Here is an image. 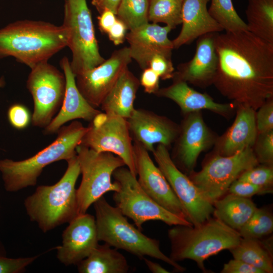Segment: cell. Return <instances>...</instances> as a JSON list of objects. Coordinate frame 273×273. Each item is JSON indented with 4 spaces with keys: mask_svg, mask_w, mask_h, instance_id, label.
<instances>
[{
    "mask_svg": "<svg viewBox=\"0 0 273 273\" xmlns=\"http://www.w3.org/2000/svg\"><path fill=\"white\" fill-rule=\"evenodd\" d=\"M81 144L98 152H109L120 157L137 177L132 139L127 119L101 112L89 122Z\"/></svg>",
    "mask_w": 273,
    "mask_h": 273,
    "instance_id": "11",
    "label": "cell"
},
{
    "mask_svg": "<svg viewBox=\"0 0 273 273\" xmlns=\"http://www.w3.org/2000/svg\"><path fill=\"white\" fill-rule=\"evenodd\" d=\"M66 161L67 168L57 183L37 187L24 200L30 220L43 233L69 223L78 215L75 185L80 168L77 154Z\"/></svg>",
    "mask_w": 273,
    "mask_h": 273,
    "instance_id": "3",
    "label": "cell"
},
{
    "mask_svg": "<svg viewBox=\"0 0 273 273\" xmlns=\"http://www.w3.org/2000/svg\"><path fill=\"white\" fill-rule=\"evenodd\" d=\"M81 122L73 121L58 130L56 139L34 156L21 161L0 160V171L6 191L15 192L37 183L38 177L48 165L62 160L67 161L76 155L87 130Z\"/></svg>",
    "mask_w": 273,
    "mask_h": 273,
    "instance_id": "4",
    "label": "cell"
},
{
    "mask_svg": "<svg viewBox=\"0 0 273 273\" xmlns=\"http://www.w3.org/2000/svg\"><path fill=\"white\" fill-rule=\"evenodd\" d=\"M140 85L139 79L127 68L103 100L101 109L128 119L135 109L134 102Z\"/></svg>",
    "mask_w": 273,
    "mask_h": 273,
    "instance_id": "24",
    "label": "cell"
},
{
    "mask_svg": "<svg viewBox=\"0 0 273 273\" xmlns=\"http://www.w3.org/2000/svg\"><path fill=\"white\" fill-rule=\"evenodd\" d=\"M260 107L256 117L257 129L260 133L273 130V102L270 99Z\"/></svg>",
    "mask_w": 273,
    "mask_h": 273,
    "instance_id": "40",
    "label": "cell"
},
{
    "mask_svg": "<svg viewBox=\"0 0 273 273\" xmlns=\"http://www.w3.org/2000/svg\"><path fill=\"white\" fill-rule=\"evenodd\" d=\"M236 118L223 142L222 156H230L254 145L257 134L254 109L239 105Z\"/></svg>",
    "mask_w": 273,
    "mask_h": 273,
    "instance_id": "25",
    "label": "cell"
},
{
    "mask_svg": "<svg viewBox=\"0 0 273 273\" xmlns=\"http://www.w3.org/2000/svg\"><path fill=\"white\" fill-rule=\"evenodd\" d=\"M60 65L66 78V89L62 105L56 116L44 128L46 134L57 132L66 123L78 119L90 122L101 111L92 106L78 90L70 61L62 58Z\"/></svg>",
    "mask_w": 273,
    "mask_h": 273,
    "instance_id": "21",
    "label": "cell"
},
{
    "mask_svg": "<svg viewBox=\"0 0 273 273\" xmlns=\"http://www.w3.org/2000/svg\"><path fill=\"white\" fill-rule=\"evenodd\" d=\"M68 33L62 25L24 20L0 29V59L14 57L32 69L48 62L67 46Z\"/></svg>",
    "mask_w": 273,
    "mask_h": 273,
    "instance_id": "2",
    "label": "cell"
},
{
    "mask_svg": "<svg viewBox=\"0 0 273 273\" xmlns=\"http://www.w3.org/2000/svg\"><path fill=\"white\" fill-rule=\"evenodd\" d=\"M213 83L225 97L255 109L273 96V44L248 30L217 32Z\"/></svg>",
    "mask_w": 273,
    "mask_h": 273,
    "instance_id": "1",
    "label": "cell"
},
{
    "mask_svg": "<svg viewBox=\"0 0 273 273\" xmlns=\"http://www.w3.org/2000/svg\"><path fill=\"white\" fill-rule=\"evenodd\" d=\"M98 238L117 249H122L142 259L145 256L154 258L172 266L176 271L186 268L160 248L159 241L150 238L130 223L116 206L110 205L103 196L94 204Z\"/></svg>",
    "mask_w": 273,
    "mask_h": 273,
    "instance_id": "6",
    "label": "cell"
},
{
    "mask_svg": "<svg viewBox=\"0 0 273 273\" xmlns=\"http://www.w3.org/2000/svg\"><path fill=\"white\" fill-rule=\"evenodd\" d=\"M127 29L126 25L117 18L107 34L115 45H119L122 43L125 39Z\"/></svg>",
    "mask_w": 273,
    "mask_h": 273,
    "instance_id": "43",
    "label": "cell"
},
{
    "mask_svg": "<svg viewBox=\"0 0 273 273\" xmlns=\"http://www.w3.org/2000/svg\"><path fill=\"white\" fill-rule=\"evenodd\" d=\"M100 14L98 18L99 29L103 33H107L117 18L116 14L109 10H105Z\"/></svg>",
    "mask_w": 273,
    "mask_h": 273,
    "instance_id": "44",
    "label": "cell"
},
{
    "mask_svg": "<svg viewBox=\"0 0 273 273\" xmlns=\"http://www.w3.org/2000/svg\"><path fill=\"white\" fill-rule=\"evenodd\" d=\"M108 244L98 245L77 265L80 273H126L129 266L125 256Z\"/></svg>",
    "mask_w": 273,
    "mask_h": 273,
    "instance_id": "27",
    "label": "cell"
},
{
    "mask_svg": "<svg viewBox=\"0 0 273 273\" xmlns=\"http://www.w3.org/2000/svg\"><path fill=\"white\" fill-rule=\"evenodd\" d=\"M159 76L151 68L143 70L140 81L144 89L148 94H155L159 89Z\"/></svg>",
    "mask_w": 273,
    "mask_h": 273,
    "instance_id": "41",
    "label": "cell"
},
{
    "mask_svg": "<svg viewBox=\"0 0 273 273\" xmlns=\"http://www.w3.org/2000/svg\"><path fill=\"white\" fill-rule=\"evenodd\" d=\"M271 239L242 238L240 242L229 250L234 258L242 260L263 273L273 272Z\"/></svg>",
    "mask_w": 273,
    "mask_h": 273,
    "instance_id": "28",
    "label": "cell"
},
{
    "mask_svg": "<svg viewBox=\"0 0 273 273\" xmlns=\"http://www.w3.org/2000/svg\"><path fill=\"white\" fill-rule=\"evenodd\" d=\"M273 232V215L266 207L257 208L240 230L242 238L262 239Z\"/></svg>",
    "mask_w": 273,
    "mask_h": 273,
    "instance_id": "33",
    "label": "cell"
},
{
    "mask_svg": "<svg viewBox=\"0 0 273 273\" xmlns=\"http://www.w3.org/2000/svg\"><path fill=\"white\" fill-rule=\"evenodd\" d=\"M6 82L4 76H2L0 78V88L3 87L5 86Z\"/></svg>",
    "mask_w": 273,
    "mask_h": 273,
    "instance_id": "47",
    "label": "cell"
},
{
    "mask_svg": "<svg viewBox=\"0 0 273 273\" xmlns=\"http://www.w3.org/2000/svg\"><path fill=\"white\" fill-rule=\"evenodd\" d=\"M272 193V188L259 186L238 179L236 180L232 184L227 192V193L245 198H250L255 195Z\"/></svg>",
    "mask_w": 273,
    "mask_h": 273,
    "instance_id": "38",
    "label": "cell"
},
{
    "mask_svg": "<svg viewBox=\"0 0 273 273\" xmlns=\"http://www.w3.org/2000/svg\"><path fill=\"white\" fill-rule=\"evenodd\" d=\"M172 29L167 26L149 22L129 30L125 38L129 47L130 56L144 70L149 67L151 58L155 55H171L174 49L168 34Z\"/></svg>",
    "mask_w": 273,
    "mask_h": 273,
    "instance_id": "20",
    "label": "cell"
},
{
    "mask_svg": "<svg viewBox=\"0 0 273 273\" xmlns=\"http://www.w3.org/2000/svg\"><path fill=\"white\" fill-rule=\"evenodd\" d=\"M121 0H92V5L101 14L105 10H109L116 14Z\"/></svg>",
    "mask_w": 273,
    "mask_h": 273,
    "instance_id": "45",
    "label": "cell"
},
{
    "mask_svg": "<svg viewBox=\"0 0 273 273\" xmlns=\"http://www.w3.org/2000/svg\"><path fill=\"white\" fill-rule=\"evenodd\" d=\"M150 0H121L116 12L117 18L131 30L149 22Z\"/></svg>",
    "mask_w": 273,
    "mask_h": 273,
    "instance_id": "32",
    "label": "cell"
},
{
    "mask_svg": "<svg viewBox=\"0 0 273 273\" xmlns=\"http://www.w3.org/2000/svg\"><path fill=\"white\" fill-rule=\"evenodd\" d=\"M217 33H207L197 38L196 52L193 58L180 64L172 78L200 87L213 83L218 65L215 44Z\"/></svg>",
    "mask_w": 273,
    "mask_h": 273,
    "instance_id": "19",
    "label": "cell"
},
{
    "mask_svg": "<svg viewBox=\"0 0 273 273\" xmlns=\"http://www.w3.org/2000/svg\"><path fill=\"white\" fill-rule=\"evenodd\" d=\"M213 216L239 232L257 208L250 199L226 193L213 203Z\"/></svg>",
    "mask_w": 273,
    "mask_h": 273,
    "instance_id": "26",
    "label": "cell"
},
{
    "mask_svg": "<svg viewBox=\"0 0 273 273\" xmlns=\"http://www.w3.org/2000/svg\"><path fill=\"white\" fill-rule=\"evenodd\" d=\"M174 160L180 170L191 173L200 154L211 144V134L201 115L192 112L184 121L178 136Z\"/></svg>",
    "mask_w": 273,
    "mask_h": 273,
    "instance_id": "18",
    "label": "cell"
},
{
    "mask_svg": "<svg viewBox=\"0 0 273 273\" xmlns=\"http://www.w3.org/2000/svg\"><path fill=\"white\" fill-rule=\"evenodd\" d=\"M144 262L149 270L153 273H169L168 270L163 267L159 264L153 262L146 258H144Z\"/></svg>",
    "mask_w": 273,
    "mask_h": 273,
    "instance_id": "46",
    "label": "cell"
},
{
    "mask_svg": "<svg viewBox=\"0 0 273 273\" xmlns=\"http://www.w3.org/2000/svg\"><path fill=\"white\" fill-rule=\"evenodd\" d=\"M248 31L273 44V0H248Z\"/></svg>",
    "mask_w": 273,
    "mask_h": 273,
    "instance_id": "29",
    "label": "cell"
},
{
    "mask_svg": "<svg viewBox=\"0 0 273 273\" xmlns=\"http://www.w3.org/2000/svg\"><path fill=\"white\" fill-rule=\"evenodd\" d=\"M208 12L225 32L248 30L246 23L235 10L232 0H210Z\"/></svg>",
    "mask_w": 273,
    "mask_h": 273,
    "instance_id": "31",
    "label": "cell"
},
{
    "mask_svg": "<svg viewBox=\"0 0 273 273\" xmlns=\"http://www.w3.org/2000/svg\"><path fill=\"white\" fill-rule=\"evenodd\" d=\"M7 116L10 124L17 129L26 128L31 121L32 116L28 109L20 104L11 105L8 109Z\"/></svg>",
    "mask_w": 273,
    "mask_h": 273,
    "instance_id": "39",
    "label": "cell"
},
{
    "mask_svg": "<svg viewBox=\"0 0 273 273\" xmlns=\"http://www.w3.org/2000/svg\"><path fill=\"white\" fill-rule=\"evenodd\" d=\"M170 258L175 262L191 259L206 272L204 262L209 257L236 246L242 237L239 232L219 219L211 217L199 225H175L168 230Z\"/></svg>",
    "mask_w": 273,
    "mask_h": 273,
    "instance_id": "5",
    "label": "cell"
},
{
    "mask_svg": "<svg viewBox=\"0 0 273 273\" xmlns=\"http://www.w3.org/2000/svg\"><path fill=\"white\" fill-rule=\"evenodd\" d=\"M237 179L263 187L272 188V165H256L243 172Z\"/></svg>",
    "mask_w": 273,
    "mask_h": 273,
    "instance_id": "34",
    "label": "cell"
},
{
    "mask_svg": "<svg viewBox=\"0 0 273 273\" xmlns=\"http://www.w3.org/2000/svg\"><path fill=\"white\" fill-rule=\"evenodd\" d=\"M112 177L119 187L113 195L116 207L123 215L131 219L139 230L142 231L143 224L150 220L161 221L171 226L192 225L186 219L168 211L152 199L127 167L116 169Z\"/></svg>",
    "mask_w": 273,
    "mask_h": 273,
    "instance_id": "8",
    "label": "cell"
},
{
    "mask_svg": "<svg viewBox=\"0 0 273 273\" xmlns=\"http://www.w3.org/2000/svg\"><path fill=\"white\" fill-rule=\"evenodd\" d=\"M258 164L252 148L230 156L218 155L189 177L212 204L225 195L232 184L245 171Z\"/></svg>",
    "mask_w": 273,
    "mask_h": 273,
    "instance_id": "10",
    "label": "cell"
},
{
    "mask_svg": "<svg viewBox=\"0 0 273 273\" xmlns=\"http://www.w3.org/2000/svg\"><path fill=\"white\" fill-rule=\"evenodd\" d=\"M182 5L183 0H150L149 22L175 28L181 23Z\"/></svg>",
    "mask_w": 273,
    "mask_h": 273,
    "instance_id": "30",
    "label": "cell"
},
{
    "mask_svg": "<svg viewBox=\"0 0 273 273\" xmlns=\"http://www.w3.org/2000/svg\"><path fill=\"white\" fill-rule=\"evenodd\" d=\"M82 179L76 189L78 214L85 213L90 206L109 192L118 190L111 178L114 171L125 166L123 161L109 152H98L83 145L76 149Z\"/></svg>",
    "mask_w": 273,
    "mask_h": 273,
    "instance_id": "9",
    "label": "cell"
},
{
    "mask_svg": "<svg viewBox=\"0 0 273 273\" xmlns=\"http://www.w3.org/2000/svg\"><path fill=\"white\" fill-rule=\"evenodd\" d=\"M149 67L163 80L172 78L173 76L174 68L171 55L163 54L154 55L149 62Z\"/></svg>",
    "mask_w": 273,
    "mask_h": 273,
    "instance_id": "37",
    "label": "cell"
},
{
    "mask_svg": "<svg viewBox=\"0 0 273 273\" xmlns=\"http://www.w3.org/2000/svg\"><path fill=\"white\" fill-rule=\"evenodd\" d=\"M62 234V245L56 247L58 259L66 266L77 265L98 246L99 241L95 217L77 215Z\"/></svg>",
    "mask_w": 273,
    "mask_h": 273,
    "instance_id": "16",
    "label": "cell"
},
{
    "mask_svg": "<svg viewBox=\"0 0 273 273\" xmlns=\"http://www.w3.org/2000/svg\"><path fill=\"white\" fill-rule=\"evenodd\" d=\"M127 47L115 50L97 66L75 76L77 87L94 107H99L131 61Z\"/></svg>",
    "mask_w": 273,
    "mask_h": 273,
    "instance_id": "14",
    "label": "cell"
},
{
    "mask_svg": "<svg viewBox=\"0 0 273 273\" xmlns=\"http://www.w3.org/2000/svg\"><path fill=\"white\" fill-rule=\"evenodd\" d=\"M210 0H183L182 27L178 36L172 40L173 48L192 43L204 34L223 31L210 15L207 5Z\"/></svg>",
    "mask_w": 273,
    "mask_h": 273,
    "instance_id": "22",
    "label": "cell"
},
{
    "mask_svg": "<svg viewBox=\"0 0 273 273\" xmlns=\"http://www.w3.org/2000/svg\"><path fill=\"white\" fill-rule=\"evenodd\" d=\"M26 87L33 101L32 124L44 128L62 105L66 89L65 75L48 62H43L31 69Z\"/></svg>",
    "mask_w": 273,
    "mask_h": 273,
    "instance_id": "12",
    "label": "cell"
},
{
    "mask_svg": "<svg viewBox=\"0 0 273 273\" xmlns=\"http://www.w3.org/2000/svg\"><path fill=\"white\" fill-rule=\"evenodd\" d=\"M39 255L16 258H9L5 246L0 241V273H21L38 257Z\"/></svg>",
    "mask_w": 273,
    "mask_h": 273,
    "instance_id": "35",
    "label": "cell"
},
{
    "mask_svg": "<svg viewBox=\"0 0 273 273\" xmlns=\"http://www.w3.org/2000/svg\"><path fill=\"white\" fill-rule=\"evenodd\" d=\"M152 153L158 167L181 205L186 219L196 226L210 218L214 209L213 204L190 177L176 166L167 147L158 144Z\"/></svg>",
    "mask_w": 273,
    "mask_h": 273,
    "instance_id": "13",
    "label": "cell"
},
{
    "mask_svg": "<svg viewBox=\"0 0 273 273\" xmlns=\"http://www.w3.org/2000/svg\"><path fill=\"white\" fill-rule=\"evenodd\" d=\"M133 141L152 152L156 144L169 147L177 138L180 127L165 116L142 108H135L127 119Z\"/></svg>",
    "mask_w": 273,
    "mask_h": 273,
    "instance_id": "17",
    "label": "cell"
},
{
    "mask_svg": "<svg viewBox=\"0 0 273 273\" xmlns=\"http://www.w3.org/2000/svg\"><path fill=\"white\" fill-rule=\"evenodd\" d=\"M62 25L68 33L67 46L72 53L70 61L76 76L105 59L99 52L91 13L86 0H64Z\"/></svg>",
    "mask_w": 273,
    "mask_h": 273,
    "instance_id": "7",
    "label": "cell"
},
{
    "mask_svg": "<svg viewBox=\"0 0 273 273\" xmlns=\"http://www.w3.org/2000/svg\"><path fill=\"white\" fill-rule=\"evenodd\" d=\"M221 273H263L262 271L242 260L235 259L224 264Z\"/></svg>",
    "mask_w": 273,
    "mask_h": 273,
    "instance_id": "42",
    "label": "cell"
},
{
    "mask_svg": "<svg viewBox=\"0 0 273 273\" xmlns=\"http://www.w3.org/2000/svg\"><path fill=\"white\" fill-rule=\"evenodd\" d=\"M154 94L172 100L184 113L208 109L222 114L228 112L232 108L231 104H220L214 102L207 94L196 91L190 87L187 82L179 79H173L172 84L159 88Z\"/></svg>",
    "mask_w": 273,
    "mask_h": 273,
    "instance_id": "23",
    "label": "cell"
},
{
    "mask_svg": "<svg viewBox=\"0 0 273 273\" xmlns=\"http://www.w3.org/2000/svg\"><path fill=\"white\" fill-rule=\"evenodd\" d=\"M133 142L137 179L141 187L159 205L186 219L181 205L164 175L152 161L149 152L140 143Z\"/></svg>",
    "mask_w": 273,
    "mask_h": 273,
    "instance_id": "15",
    "label": "cell"
},
{
    "mask_svg": "<svg viewBox=\"0 0 273 273\" xmlns=\"http://www.w3.org/2000/svg\"><path fill=\"white\" fill-rule=\"evenodd\" d=\"M258 140L256 156L258 163L272 165L273 162V130L260 133Z\"/></svg>",
    "mask_w": 273,
    "mask_h": 273,
    "instance_id": "36",
    "label": "cell"
}]
</instances>
